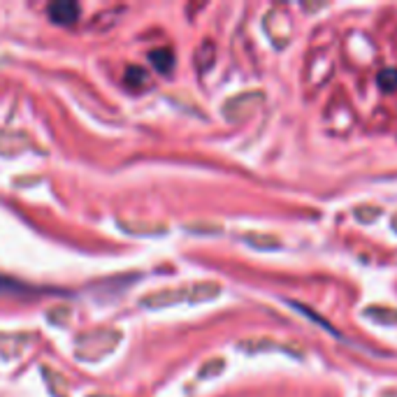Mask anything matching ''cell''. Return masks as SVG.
Instances as JSON below:
<instances>
[{"mask_svg": "<svg viewBox=\"0 0 397 397\" xmlns=\"http://www.w3.org/2000/svg\"><path fill=\"white\" fill-rule=\"evenodd\" d=\"M149 58L161 72L172 70V65H174V56H172V52H168V49H156V52L149 54Z\"/></svg>", "mask_w": 397, "mask_h": 397, "instance_id": "obj_2", "label": "cell"}, {"mask_svg": "<svg viewBox=\"0 0 397 397\" xmlns=\"http://www.w3.org/2000/svg\"><path fill=\"white\" fill-rule=\"evenodd\" d=\"M128 82H133V84L144 82V70L142 68H131V70H128Z\"/></svg>", "mask_w": 397, "mask_h": 397, "instance_id": "obj_4", "label": "cell"}, {"mask_svg": "<svg viewBox=\"0 0 397 397\" xmlns=\"http://www.w3.org/2000/svg\"><path fill=\"white\" fill-rule=\"evenodd\" d=\"M49 16H52L56 23H60V26H70V23H75L77 16H79V5H75V3H56V5L49 8Z\"/></svg>", "mask_w": 397, "mask_h": 397, "instance_id": "obj_1", "label": "cell"}, {"mask_svg": "<svg viewBox=\"0 0 397 397\" xmlns=\"http://www.w3.org/2000/svg\"><path fill=\"white\" fill-rule=\"evenodd\" d=\"M378 87L383 91H393L397 87V70L395 68H386L378 72Z\"/></svg>", "mask_w": 397, "mask_h": 397, "instance_id": "obj_3", "label": "cell"}]
</instances>
